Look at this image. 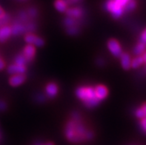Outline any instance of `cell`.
<instances>
[{
  "label": "cell",
  "mask_w": 146,
  "mask_h": 145,
  "mask_svg": "<svg viewBox=\"0 0 146 145\" xmlns=\"http://www.w3.org/2000/svg\"><path fill=\"white\" fill-rule=\"evenodd\" d=\"M5 11H4V10L2 9V7H0V19H2V17H4L5 16Z\"/></svg>",
  "instance_id": "obj_29"
},
{
  "label": "cell",
  "mask_w": 146,
  "mask_h": 145,
  "mask_svg": "<svg viewBox=\"0 0 146 145\" xmlns=\"http://www.w3.org/2000/svg\"><path fill=\"white\" fill-rule=\"evenodd\" d=\"M46 93L50 98H54L58 93V87L55 83H49L46 87Z\"/></svg>",
  "instance_id": "obj_13"
},
{
  "label": "cell",
  "mask_w": 146,
  "mask_h": 145,
  "mask_svg": "<svg viewBox=\"0 0 146 145\" xmlns=\"http://www.w3.org/2000/svg\"><path fill=\"white\" fill-rule=\"evenodd\" d=\"M108 47L110 51L113 56L117 57H119L122 54V48L120 44L116 39H111L108 42Z\"/></svg>",
  "instance_id": "obj_4"
},
{
  "label": "cell",
  "mask_w": 146,
  "mask_h": 145,
  "mask_svg": "<svg viewBox=\"0 0 146 145\" xmlns=\"http://www.w3.org/2000/svg\"><path fill=\"white\" fill-rule=\"evenodd\" d=\"M26 62H26L25 58L24 56L22 55V54H19L16 57V59H15V63H16V64H18V65H23V66H25Z\"/></svg>",
  "instance_id": "obj_20"
},
{
  "label": "cell",
  "mask_w": 146,
  "mask_h": 145,
  "mask_svg": "<svg viewBox=\"0 0 146 145\" xmlns=\"http://www.w3.org/2000/svg\"><path fill=\"white\" fill-rule=\"evenodd\" d=\"M25 30V28L23 25L20 24H16L13 26V28H11V31L14 35H18V34L23 33Z\"/></svg>",
  "instance_id": "obj_17"
},
{
  "label": "cell",
  "mask_w": 146,
  "mask_h": 145,
  "mask_svg": "<svg viewBox=\"0 0 146 145\" xmlns=\"http://www.w3.org/2000/svg\"><path fill=\"white\" fill-rule=\"evenodd\" d=\"M28 13H29V15H31V17H35L36 14V11L33 9V8H31V9H30Z\"/></svg>",
  "instance_id": "obj_27"
},
{
  "label": "cell",
  "mask_w": 146,
  "mask_h": 145,
  "mask_svg": "<svg viewBox=\"0 0 146 145\" xmlns=\"http://www.w3.org/2000/svg\"><path fill=\"white\" fill-rule=\"evenodd\" d=\"M65 2L67 3V5H71V4H76L78 3L79 2H80L81 0H65Z\"/></svg>",
  "instance_id": "obj_26"
},
{
  "label": "cell",
  "mask_w": 146,
  "mask_h": 145,
  "mask_svg": "<svg viewBox=\"0 0 146 145\" xmlns=\"http://www.w3.org/2000/svg\"><path fill=\"white\" fill-rule=\"evenodd\" d=\"M65 24L68 27V28H71V27H76V24H77V22L76 21V19L74 18H71V17H68V18L65 19Z\"/></svg>",
  "instance_id": "obj_19"
},
{
  "label": "cell",
  "mask_w": 146,
  "mask_h": 145,
  "mask_svg": "<svg viewBox=\"0 0 146 145\" xmlns=\"http://www.w3.org/2000/svg\"><path fill=\"white\" fill-rule=\"evenodd\" d=\"M94 91L96 97L100 101H101V100H102L104 99H106L108 96V89L106 88V87L102 85H97L94 88Z\"/></svg>",
  "instance_id": "obj_7"
},
{
  "label": "cell",
  "mask_w": 146,
  "mask_h": 145,
  "mask_svg": "<svg viewBox=\"0 0 146 145\" xmlns=\"http://www.w3.org/2000/svg\"><path fill=\"white\" fill-rule=\"evenodd\" d=\"M141 42H143L145 44H146V28L143 30V32L142 33V35H141V39H140Z\"/></svg>",
  "instance_id": "obj_25"
},
{
  "label": "cell",
  "mask_w": 146,
  "mask_h": 145,
  "mask_svg": "<svg viewBox=\"0 0 146 145\" xmlns=\"http://www.w3.org/2000/svg\"><path fill=\"white\" fill-rule=\"evenodd\" d=\"M12 34L11 28L8 26H3L0 28V42H5L7 40Z\"/></svg>",
  "instance_id": "obj_11"
},
{
  "label": "cell",
  "mask_w": 146,
  "mask_h": 145,
  "mask_svg": "<svg viewBox=\"0 0 146 145\" xmlns=\"http://www.w3.org/2000/svg\"><path fill=\"white\" fill-rule=\"evenodd\" d=\"M25 40L29 44H31V45L34 44L37 47H42L44 44V42L42 39H41L40 37L37 36L34 34H31V33L26 35L25 36Z\"/></svg>",
  "instance_id": "obj_5"
},
{
  "label": "cell",
  "mask_w": 146,
  "mask_h": 145,
  "mask_svg": "<svg viewBox=\"0 0 146 145\" xmlns=\"http://www.w3.org/2000/svg\"><path fill=\"white\" fill-rule=\"evenodd\" d=\"M146 50V44L143 42H139L138 44H137V46L134 48V53L137 55H142L145 52Z\"/></svg>",
  "instance_id": "obj_16"
},
{
  "label": "cell",
  "mask_w": 146,
  "mask_h": 145,
  "mask_svg": "<svg viewBox=\"0 0 146 145\" xmlns=\"http://www.w3.org/2000/svg\"><path fill=\"white\" fill-rule=\"evenodd\" d=\"M136 6H137V2L135 0H131L128 3V5L125 7L126 11H131L133 9H135Z\"/></svg>",
  "instance_id": "obj_22"
},
{
  "label": "cell",
  "mask_w": 146,
  "mask_h": 145,
  "mask_svg": "<svg viewBox=\"0 0 146 145\" xmlns=\"http://www.w3.org/2000/svg\"><path fill=\"white\" fill-rule=\"evenodd\" d=\"M77 32L78 29L76 27H71V28H68V33H70V34H72V35L77 33Z\"/></svg>",
  "instance_id": "obj_23"
},
{
  "label": "cell",
  "mask_w": 146,
  "mask_h": 145,
  "mask_svg": "<svg viewBox=\"0 0 146 145\" xmlns=\"http://www.w3.org/2000/svg\"><path fill=\"white\" fill-rule=\"evenodd\" d=\"M106 8L110 13H112L114 18H119L124 13V10L122 7H119L117 4L115 3L113 0H108L106 3Z\"/></svg>",
  "instance_id": "obj_3"
},
{
  "label": "cell",
  "mask_w": 146,
  "mask_h": 145,
  "mask_svg": "<svg viewBox=\"0 0 146 145\" xmlns=\"http://www.w3.org/2000/svg\"><path fill=\"white\" fill-rule=\"evenodd\" d=\"M35 52V48H34L33 45H31V44H28V45H27V46L24 48L22 55L24 56V57L25 58L27 62H30L34 58Z\"/></svg>",
  "instance_id": "obj_6"
},
{
  "label": "cell",
  "mask_w": 146,
  "mask_h": 145,
  "mask_svg": "<svg viewBox=\"0 0 146 145\" xmlns=\"http://www.w3.org/2000/svg\"><path fill=\"white\" fill-rule=\"evenodd\" d=\"M140 125H141V127H142V129L143 130V131H144V132L146 133V117L143 118V119H141Z\"/></svg>",
  "instance_id": "obj_24"
},
{
  "label": "cell",
  "mask_w": 146,
  "mask_h": 145,
  "mask_svg": "<svg viewBox=\"0 0 146 145\" xmlns=\"http://www.w3.org/2000/svg\"><path fill=\"white\" fill-rule=\"evenodd\" d=\"M26 68L23 65H18V64H12L9 66L7 71L8 73L13 75H17V74H23L25 72Z\"/></svg>",
  "instance_id": "obj_10"
},
{
  "label": "cell",
  "mask_w": 146,
  "mask_h": 145,
  "mask_svg": "<svg viewBox=\"0 0 146 145\" xmlns=\"http://www.w3.org/2000/svg\"><path fill=\"white\" fill-rule=\"evenodd\" d=\"M76 96L88 107H93L98 105L100 100L96 97L94 88L92 87H80L76 90Z\"/></svg>",
  "instance_id": "obj_2"
},
{
  "label": "cell",
  "mask_w": 146,
  "mask_h": 145,
  "mask_svg": "<svg viewBox=\"0 0 146 145\" xmlns=\"http://www.w3.org/2000/svg\"><path fill=\"white\" fill-rule=\"evenodd\" d=\"M88 132L85 126L78 121L77 118H74V120L70 121L67 124L65 135L71 142H80L87 140Z\"/></svg>",
  "instance_id": "obj_1"
},
{
  "label": "cell",
  "mask_w": 146,
  "mask_h": 145,
  "mask_svg": "<svg viewBox=\"0 0 146 145\" xmlns=\"http://www.w3.org/2000/svg\"><path fill=\"white\" fill-rule=\"evenodd\" d=\"M54 5L59 12H65L68 9V5L65 0H56Z\"/></svg>",
  "instance_id": "obj_14"
},
{
  "label": "cell",
  "mask_w": 146,
  "mask_h": 145,
  "mask_svg": "<svg viewBox=\"0 0 146 145\" xmlns=\"http://www.w3.org/2000/svg\"><path fill=\"white\" fill-rule=\"evenodd\" d=\"M120 59L122 68L126 70H129L131 68V59L129 54L127 53H122L120 56Z\"/></svg>",
  "instance_id": "obj_9"
},
{
  "label": "cell",
  "mask_w": 146,
  "mask_h": 145,
  "mask_svg": "<svg viewBox=\"0 0 146 145\" xmlns=\"http://www.w3.org/2000/svg\"><path fill=\"white\" fill-rule=\"evenodd\" d=\"M41 145H54V144L53 143H51V142H49V143H47L45 144H41Z\"/></svg>",
  "instance_id": "obj_30"
},
{
  "label": "cell",
  "mask_w": 146,
  "mask_h": 145,
  "mask_svg": "<svg viewBox=\"0 0 146 145\" xmlns=\"http://www.w3.org/2000/svg\"><path fill=\"white\" fill-rule=\"evenodd\" d=\"M114 2L117 4L119 7H122V9L124 10V11H125V7L126 5H128V2L131 1V0H113Z\"/></svg>",
  "instance_id": "obj_21"
},
{
  "label": "cell",
  "mask_w": 146,
  "mask_h": 145,
  "mask_svg": "<svg viewBox=\"0 0 146 145\" xmlns=\"http://www.w3.org/2000/svg\"><path fill=\"white\" fill-rule=\"evenodd\" d=\"M136 116L140 119L146 117V102L144 103L139 109H137L136 111Z\"/></svg>",
  "instance_id": "obj_15"
},
{
  "label": "cell",
  "mask_w": 146,
  "mask_h": 145,
  "mask_svg": "<svg viewBox=\"0 0 146 145\" xmlns=\"http://www.w3.org/2000/svg\"><path fill=\"white\" fill-rule=\"evenodd\" d=\"M143 63H144V60H143V56H139L137 57L133 60L131 61V67L133 68H137L141 66Z\"/></svg>",
  "instance_id": "obj_18"
},
{
  "label": "cell",
  "mask_w": 146,
  "mask_h": 145,
  "mask_svg": "<svg viewBox=\"0 0 146 145\" xmlns=\"http://www.w3.org/2000/svg\"><path fill=\"white\" fill-rule=\"evenodd\" d=\"M25 75L24 74H17V75H13L10 78L9 83L11 86L17 87L19 85H22V83L25 81Z\"/></svg>",
  "instance_id": "obj_8"
},
{
  "label": "cell",
  "mask_w": 146,
  "mask_h": 145,
  "mask_svg": "<svg viewBox=\"0 0 146 145\" xmlns=\"http://www.w3.org/2000/svg\"><path fill=\"white\" fill-rule=\"evenodd\" d=\"M67 15L68 17H71L74 19H78L81 17L82 15V10L80 7H73V8H69L66 11Z\"/></svg>",
  "instance_id": "obj_12"
},
{
  "label": "cell",
  "mask_w": 146,
  "mask_h": 145,
  "mask_svg": "<svg viewBox=\"0 0 146 145\" xmlns=\"http://www.w3.org/2000/svg\"><path fill=\"white\" fill-rule=\"evenodd\" d=\"M5 64L4 62V61L0 58V70H2L5 68Z\"/></svg>",
  "instance_id": "obj_28"
}]
</instances>
